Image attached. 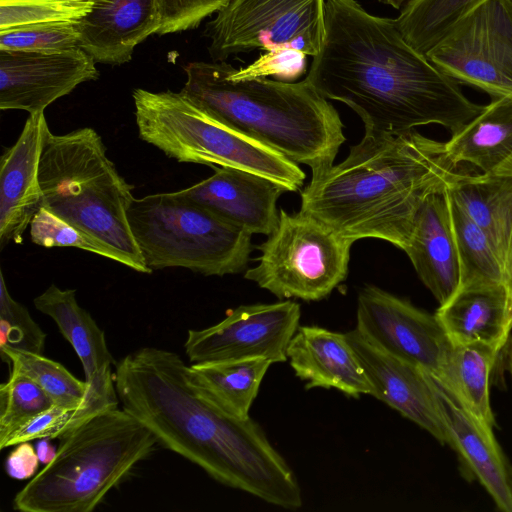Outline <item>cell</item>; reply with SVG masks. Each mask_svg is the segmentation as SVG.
Listing matches in <instances>:
<instances>
[{
  "label": "cell",
  "mask_w": 512,
  "mask_h": 512,
  "mask_svg": "<svg viewBox=\"0 0 512 512\" xmlns=\"http://www.w3.org/2000/svg\"><path fill=\"white\" fill-rule=\"evenodd\" d=\"M324 38L307 80L326 99L358 114L364 136L397 135L438 124L451 135L484 108L401 34L395 19L356 0H325Z\"/></svg>",
  "instance_id": "1"
},
{
  "label": "cell",
  "mask_w": 512,
  "mask_h": 512,
  "mask_svg": "<svg viewBox=\"0 0 512 512\" xmlns=\"http://www.w3.org/2000/svg\"><path fill=\"white\" fill-rule=\"evenodd\" d=\"M118 398L157 443L230 488L288 510L302 507L298 479L251 417L223 410L198 390L175 352L143 347L114 374Z\"/></svg>",
  "instance_id": "2"
},
{
  "label": "cell",
  "mask_w": 512,
  "mask_h": 512,
  "mask_svg": "<svg viewBox=\"0 0 512 512\" xmlns=\"http://www.w3.org/2000/svg\"><path fill=\"white\" fill-rule=\"evenodd\" d=\"M457 172L444 143L415 129L363 136L342 162L312 174L300 210L353 242L376 238L404 250L424 201Z\"/></svg>",
  "instance_id": "3"
},
{
  "label": "cell",
  "mask_w": 512,
  "mask_h": 512,
  "mask_svg": "<svg viewBox=\"0 0 512 512\" xmlns=\"http://www.w3.org/2000/svg\"><path fill=\"white\" fill-rule=\"evenodd\" d=\"M181 93L241 133L273 148L312 174L333 165L345 142L343 123L307 80L291 82L241 74L223 62L184 67Z\"/></svg>",
  "instance_id": "4"
},
{
  "label": "cell",
  "mask_w": 512,
  "mask_h": 512,
  "mask_svg": "<svg viewBox=\"0 0 512 512\" xmlns=\"http://www.w3.org/2000/svg\"><path fill=\"white\" fill-rule=\"evenodd\" d=\"M42 207L112 247L122 264L149 274L132 235L127 211L135 198L107 156L101 136L84 127L45 132L39 163Z\"/></svg>",
  "instance_id": "5"
},
{
  "label": "cell",
  "mask_w": 512,
  "mask_h": 512,
  "mask_svg": "<svg viewBox=\"0 0 512 512\" xmlns=\"http://www.w3.org/2000/svg\"><path fill=\"white\" fill-rule=\"evenodd\" d=\"M60 438L54 459L15 495V510L90 512L157 443L145 425L118 407Z\"/></svg>",
  "instance_id": "6"
},
{
  "label": "cell",
  "mask_w": 512,
  "mask_h": 512,
  "mask_svg": "<svg viewBox=\"0 0 512 512\" xmlns=\"http://www.w3.org/2000/svg\"><path fill=\"white\" fill-rule=\"evenodd\" d=\"M139 137L178 162L231 167L302 188L299 165L219 120L181 92L133 91Z\"/></svg>",
  "instance_id": "7"
},
{
  "label": "cell",
  "mask_w": 512,
  "mask_h": 512,
  "mask_svg": "<svg viewBox=\"0 0 512 512\" xmlns=\"http://www.w3.org/2000/svg\"><path fill=\"white\" fill-rule=\"evenodd\" d=\"M127 218L151 271L181 267L224 276L247 268L252 234L179 191L134 198Z\"/></svg>",
  "instance_id": "8"
},
{
  "label": "cell",
  "mask_w": 512,
  "mask_h": 512,
  "mask_svg": "<svg viewBox=\"0 0 512 512\" xmlns=\"http://www.w3.org/2000/svg\"><path fill=\"white\" fill-rule=\"evenodd\" d=\"M279 212L276 228L258 247L257 265L244 277L279 299L326 298L346 279L354 242L301 210Z\"/></svg>",
  "instance_id": "9"
},
{
  "label": "cell",
  "mask_w": 512,
  "mask_h": 512,
  "mask_svg": "<svg viewBox=\"0 0 512 512\" xmlns=\"http://www.w3.org/2000/svg\"><path fill=\"white\" fill-rule=\"evenodd\" d=\"M325 0H229L206 25L214 62L263 50L315 56L321 49Z\"/></svg>",
  "instance_id": "10"
},
{
  "label": "cell",
  "mask_w": 512,
  "mask_h": 512,
  "mask_svg": "<svg viewBox=\"0 0 512 512\" xmlns=\"http://www.w3.org/2000/svg\"><path fill=\"white\" fill-rule=\"evenodd\" d=\"M426 56L459 84L512 97V0L481 1Z\"/></svg>",
  "instance_id": "11"
},
{
  "label": "cell",
  "mask_w": 512,
  "mask_h": 512,
  "mask_svg": "<svg viewBox=\"0 0 512 512\" xmlns=\"http://www.w3.org/2000/svg\"><path fill=\"white\" fill-rule=\"evenodd\" d=\"M300 317V305L288 299L241 305L216 325L189 330L185 352L193 364L252 358L285 362Z\"/></svg>",
  "instance_id": "12"
},
{
  "label": "cell",
  "mask_w": 512,
  "mask_h": 512,
  "mask_svg": "<svg viewBox=\"0 0 512 512\" xmlns=\"http://www.w3.org/2000/svg\"><path fill=\"white\" fill-rule=\"evenodd\" d=\"M356 329L376 347L440 377L450 341L435 314L367 285L358 294Z\"/></svg>",
  "instance_id": "13"
},
{
  "label": "cell",
  "mask_w": 512,
  "mask_h": 512,
  "mask_svg": "<svg viewBox=\"0 0 512 512\" xmlns=\"http://www.w3.org/2000/svg\"><path fill=\"white\" fill-rule=\"evenodd\" d=\"M98 77L96 61L81 48L57 52L0 50V109L44 112L78 85Z\"/></svg>",
  "instance_id": "14"
},
{
  "label": "cell",
  "mask_w": 512,
  "mask_h": 512,
  "mask_svg": "<svg viewBox=\"0 0 512 512\" xmlns=\"http://www.w3.org/2000/svg\"><path fill=\"white\" fill-rule=\"evenodd\" d=\"M346 336L372 386V396L397 410L441 444L450 446L434 378L368 341L356 328Z\"/></svg>",
  "instance_id": "15"
},
{
  "label": "cell",
  "mask_w": 512,
  "mask_h": 512,
  "mask_svg": "<svg viewBox=\"0 0 512 512\" xmlns=\"http://www.w3.org/2000/svg\"><path fill=\"white\" fill-rule=\"evenodd\" d=\"M44 112L29 114L16 142L0 162V245L21 244L43 203L39 163L45 132Z\"/></svg>",
  "instance_id": "16"
},
{
  "label": "cell",
  "mask_w": 512,
  "mask_h": 512,
  "mask_svg": "<svg viewBox=\"0 0 512 512\" xmlns=\"http://www.w3.org/2000/svg\"><path fill=\"white\" fill-rule=\"evenodd\" d=\"M179 192L250 234L270 235L279 222L277 200L287 189L266 177L231 167Z\"/></svg>",
  "instance_id": "17"
},
{
  "label": "cell",
  "mask_w": 512,
  "mask_h": 512,
  "mask_svg": "<svg viewBox=\"0 0 512 512\" xmlns=\"http://www.w3.org/2000/svg\"><path fill=\"white\" fill-rule=\"evenodd\" d=\"M434 378V377H433ZM435 380L452 447L497 508L512 512V467L486 424Z\"/></svg>",
  "instance_id": "18"
},
{
  "label": "cell",
  "mask_w": 512,
  "mask_h": 512,
  "mask_svg": "<svg viewBox=\"0 0 512 512\" xmlns=\"http://www.w3.org/2000/svg\"><path fill=\"white\" fill-rule=\"evenodd\" d=\"M403 251L439 305L458 290L461 269L446 191L424 201Z\"/></svg>",
  "instance_id": "19"
},
{
  "label": "cell",
  "mask_w": 512,
  "mask_h": 512,
  "mask_svg": "<svg viewBox=\"0 0 512 512\" xmlns=\"http://www.w3.org/2000/svg\"><path fill=\"white\" fill-rule=\"evenodd\" d=\"M287 357L306 389L335 388L359 398L372 386L346 333L319 326H299L287 347Z\"/></svg>",
  "instance_id": "20"
},
{
  "label": "cell",
  "mask_w": 512,
  "mask_h": 512,
  "mask_svg": "<svg viewBox=\"0 0 512 512\" xmlns=\"http://www.w3.org/2000/svg\"><path fill=\"white\" fill-rule=\"evenodd\" d=\"M90 11L79 20V47L96 62L122 65L137 45L158 34L155 0H90Z\"/></svg>",
  "instance_id": "21"
},
{
  "label": "cell",
  "mask_w": 512,
  "mask_h": 512,
  "mask_svg": "<svg viewBox=\"0 0 512 512\" xmlns=\"http://www.w3.org/2000/svg\"><path fill=\"white\" fill-rule=\"evenodd\" d=\"M435 315L451 343H481L500 352L512 332V302L504 283L461 285Z\"/></svg>",
  "instance_id": "22"
},
{
  "label": "cell",
  "mask_w": 512,
  "mask_h": 512,
  "mask_svg": "<svg viewBox=\"0 0 512 512\" xmlns=\"http://www.w3.org/2000/svg\"><path fill=\"white\" fill-rule=\"evenodd\" d=\"M446 194L484 231L503 263L512 232V176L458 171Z\"/></svg>",
  "instance_id": "23"
},
{
  "label": "cell",
  "mask_w": 512,
  "mask_h": 512,
  "mask_svg": "<svg viewBox=\"0 0 512 512\" xmlns=\"http://www.w3.org/2000/svg\"><path fill=\"white\" fill-rule=\"evenodd\" d=\"M453 165L468 163L490 174L512 156V97L493 98L444 143Z\"/></svg>",
  "instance_id": "24"
},
{
  "label": "cell",
  "mask_w": 512,
  "mask_h": 512,
  "mask_svg": "<svg viewBox=\"0 0 512 512\" xmlns=\"http://www.w3.org/2000/svg\"><path fill=\"white\" fill-rule=\"evenodd\" d=\"M75 292L52 284L34 299V305L54 320L63 337L72 345L82 363L85 381H88L111 372L115 361L104 331L78 304Z\"/></svg>",
  "instance_id": "25"
},
{
  "label": "cell",
  "mask_w": 512,
  "mask_h": 512,
  "mask_svg": "<svg viewBox=\"0 0 512 512\" xmlns=\"http://www.w3.org/2000/svg\"><path fill=\"white\" fill-rule=\"evenodd\" d=\"M271 364L261 358L192 364L188 366V377L223 410L247 418Z\"/></svg>",
  "instance_id": "26"
},
{
  "label": "cell",
  "mask_w": 512,
  "mask_h": 512,
  "mask_svg": "<svg viewBox=\"0 0 512 512\" xmlns=\"http://www.w3.org/2000/svg\"><path fill=\"white\" fill-rule=\"evenodd\" d=\"M499 351L481 343H451L438 380L477 417L491 427L490 376Z\"/></svg>",
  "instance_id": "27"
},
{
  "label": "cell",
  "mask_w": 512,
  "mask_h": 512,
  "mask_svg": "<svg viewBox=\"0 0 512 512\" xmlns=\"http://www.w3.org/2000/svg\"><path fill=\"white\" fill-rule=\"evenodd\" d=\"M483 0H409L395 23L418 51H428L465 13Z\"/></svg>",
  "instance_id": "28"
},
{
  "label": "cell",
  "mask_w": 512,
  "mask_h": 512,
  "mask_svg": "<svg viewBox=\"0 0 512 512\" xmlns=\"http://www.w3.org/2000/svg\"><path fill=\"white\" fill-rule=\"evenodd\" d=\"M461 285L504 283L503 263L490 239L449 197Z\"/></svg>",
  "instance_id": "29"
},
{
  "label": "cell",
  "mask_w": 512,
  "mask_h": 512,
  "mask_svg": "<svg viewBox=\"0 0 512 512\" xmlns=\"http://www.w3.org/2000/svg\"><path fill=\"white\" fill-rule=\"evenodd\" d=\"M4 362L11 364V372L23 374L35 381L55 405L76 408L84 401L87 383L77 379L62 364L43 354L6 350L1 352Z\"/></svg>",
  "instance_id": "30"
},
{
  "label": "cell",
  "mask_w": 512,
  "mask_h": 512,
  "mask_svg": "<svg viewBox=\"0 0 512 512\" xmlns=\"http://www.w3.org/2000/svg\"><path fill=\"white\" fill-rule=\"evenodd\" d=\"M54 405L35 381L11 372L8 381L0 385V441Z\"/></svg>",
  "instance_id": "31"
},
{
  "label": "cell",
  "mask_w": 512,
  "mask_h": 512,
  "mask_svg": "<svg viewBox=\"0 0 512 512\" xmlns=\"http://www.w3.org/2000/svg\"><path fill=\"white\" fill-rule=\"evenodd\" d=\"M90 0H0V31L48 23L78 22Z\"/></svg>",
  "instance_id": "32"
},
{
  "label": "cell",
  "mask_w": 512,
  "mask_h": 512,
  "mask_svg": "<svg viewBox=\"0 0 512 512\" xmlns=\"http://www.w3.org/2000/svg\"><path fill=\"white\" fill-rule=\"evenodd\" d=\"M106 410L101 403L87 396L80 406L76 408L54 405L0 441V449L43 438H60L86 420Z\"/></svg>",
  "instance_id": "33"
},
{
  "label": "cell",
  "mask_w": 512,
  "mask_h": 512,
  "mask_svg": "<svg viewBox=\"0 0 512 512\" xmlns=\"http://www.w3.org/2000/svg\"><path fill=\"white\" fill-rule=\"evenodd\" d=\"M46 334L28 309L10 295L0 272V353L15 350L43 354Z\"/></svg>",
  "instance_id": "34"
},
{
  "label": "cell",
  "mask_w": 512,
  "mask_h": 512,
  "mask_svg": "<svg viewBox=\"0 0 512 512\" xmlns=\"http://www.w3.org/2000/svg\"><path fill=\"white\" fill-rule=\"evenodd\" d=\"M31 241L39 246L75 247L122 264L119 254L105 242L41 207L30 223Z\"/></svg>",
  "instance_id": "35"
},
{
  "label": "cell",
  "mask_w": 512,
  "mask_h": 512,
  "mask_svg": "<svg viewBox=\"0 0 512 512\" xmlns=\"http://www.w3.org/2000/svg\"><path fill=\"white\" fill-rule=\"evenodd\" d=\"M78 23H48L0 31V50L57 52L80 48Z\"/></svg>",
  "instance_id": "36"
},
{
  "label": "cell",
  "mask_w": 512,
  "mask_h": 512,
  "mask_svg": "<svg viewBox=\"0 0 512 512\" xmlns=\"http://www.w3.org/2000/svg\"><path fill=\"white\" fill-rule=\"evenodd\" d=\"M229 0H155L160 29L158 35L196 28L206 17L217 13Z\"/></svg>",
  "instance_id": "37"
},
{
  "label": "cell",
  "mask_w": 512,
  "mask_h": 512,
  "mask_svg": "<svg viewBox=\"0 0 512 512\" xmlns=\"http://www.w3.org/2000/svg\"><path fill=\"white\" fill-rule=\"evenodd\" d=\"M6 460L7 474L17 480L34 477L40 464L36 448L30 442L15 445Z\"/></svg>",
  "instance_id": "38"
},
{
  "label": "cell",
  "mask_w": 512,
  "mask_h": 512,
  "mask_svg": "<svg viewBox=\"0 0 512 512\" xmlns=\"http://www.w3.org/2000/svg\"><path fill=\"white\" fill-rule=\"evenodd\" d=\"M51 439H39L36 444V452L39 457L40 463L43 465L49 464L55 457L57 449L51 444Z\"/></svg>",
  "instance_id": "39"
},
{
  "label": "cell",
  "mask_w": 512,
  "mask_h": 512,
  "mask_svg": "<svg viewBox=\"0 0 512 512\" xmlns=\"http://www.w3.org/2000/svg\"><path fill=\"white\" fill-rule=\"evenodd\" d=\"M504 284L512 302V232L503 262Z\"/></svg>",
  "instance_id": "40"
},
{
  "label": "cell",
  "mask_w": 512,
  "mask_h": 512,
  "mask_svg": "<svg viewBox=\"0 0 512 512\" xmlns=\"http://www.w3.org/2000/svg\"><path fill=\"white\" fill-rule=\"evenodd\" d=\"M490 174L512 176V156L506 162H504L499 168H497L493 173Z\"/></svg>",
  "instance_id": "41"
},
{
  "label": "cell",
  "mask_w": 512,
  "mask_h": 512,
  "mask_svg": "<svg viewBox=\"0 0 512 512\" xmlns=\"http://www.w3.org/2000/svg\"><path fill=\"white\" fill-rule=\"evenodd\" d=\"M507 369L510 374L511 380H512V335L510 336L508 342H507Z\"/></svg>",
  "instance_id": "42"
},
{
  "label": "cell",
  "mask_w": 512,
  "mask_h": 512,
  "mask_svg": "<svg viewBox=\"0 0 512 512\" xmlns=\"http://www.w3.org/2000/svg\"><path fill=\"white\" fill-rule=\"evenodd\" d=\"M379 2L389 5L397 10H400L409 0H378Z\"/></svg>",
  "instance_id": "43"
}]
</instances>
